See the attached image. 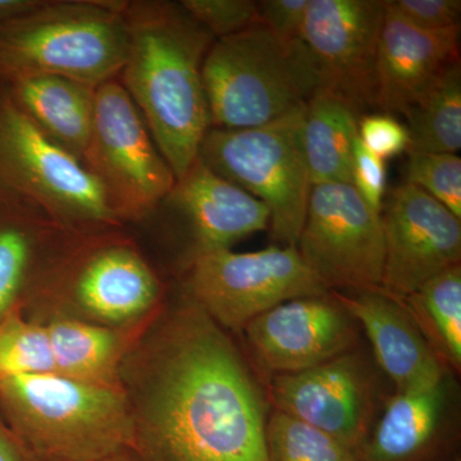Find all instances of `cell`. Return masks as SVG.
Masks as SVG:
<instances>
[{"instance_id":"obj_1","label":"cell","mask_w":461,"mask_h":461,"mask_svg":"<svg viewBox=\"0 0 461 461\" xmlns=\"http://www.w3.org/2000/svg\"><path fill=\"white\" fill-rule=\"evenodd\" d=\"M139 461H269L268 395L230 332L178 294L121 369Z\"/></svg>"},{"instance_id":"obj_2","label":"cell","mask_w":461,"mask_h":461,"mask_svg":"<svg viewBox=\"0 0 461 461\" xmlns=\"http://www.w3.org/2000/svg\"><path fill=\"white\" fill-rule=\"evenodd\" d=\"M129 53L121 85L180 180L212 129L202 68L215 39L180 2H127Z\"/></svg>"},{"instance_id":"obj_3","label":"cell","mask_w":461,"mask_h":461,"mask_svg":"<svg viewBox=\"0 0 461 461\" xmlns=\"http://www.w3.org/2000/svg\"><path fill=\"white\" fill-rule=\"evenodd\" d=\"M166 300L158 273L118 230L69 232L36 276L21 312L36 323L130 327L156 317Z\"/></svg>"},{"instance_id":"obj_4","label":"cell","mask_w":461,"mask_h":461,"mask_svg":"<svg viewBox=\"0 0 461 461\" xmlns=\"http://www.w3.org/2000/svg\"><path fill=\"white\" fill-rule=\"evenodd\" d=\"M0 417L32 461H99L131 450L123 391L58 373L0 382Z\"/></svg>"},{"instance_id":"obj_5","label":"cell","mask_w":461,"mask_h":461,"mask_svg":"<svg viewBox=\"0 0 461 461\" xmlns=\"http://www.w3.org/2000/svg\"><path fill=\"white\" fill-rule=\"evenodd\" d=\"M127 2H45L0 27V78L48 74L96 87L121 74L129 53Z\"/></svg>"},{"instance_id":"obj_6","label":"cell","mask_w":461,"mask_h":461,"mask_svg":"<svg viewBox=\"0 0 461 461\" xmlns=\"http://www.w3.org/2000/svg\"><path fill=\"white\" fill-rule=\"evenodd\" d=\"M212 129H251L272 122L321 89L303 41H281L257 23L215 39L202 68Z\"/></svg>"},{"instance_id":"obj_7","label":"cell","mask_w":461,"mask_h":461,"mask_svg":"<svg viewBox=\"0 0 461 461\" xmlns=\"http://www.w3.org/2000/svg\"><path fill=\"white\" fill-rule=\"evenodd\" d=\"M0 198L76 232L118 230L104 189L80 159L41 131L0 78Z\"/></svg>"},{"instance_id":"obj_8","label":"cell","mask_w":461,"mask_h":461,"mask_svg":"<svg viewBox=\"0 0 461 461\" xmlns=\"http://www.w3.org/2000/svg\"><path fill=\"white\" fill-rule=\"evenodd\" d=\"M304 114L305 103L262 126L211 129L199 149L211 171L267 205L278 247H296L313 186L303 145Z\"/></svg>"},{"instance_id":"obj_9","label":"cell","mask_w":461,"mask_h":461,"mask_svg":"<svg viewBox=\"0 0 461 461\" xmlns=\"http://www.w3.org/2000/svg\"><path fill=\"white\" fill-rule=\"evenodd\" d=\"M182 273L180 293L230 333L242 332L249 321L288 300L330 293L296 247L213 251L185 263Z\"/></svg>"},{"instance_id":"obj_10","label":"cell","mask_w":461,"mask_h":461,"mask_svg":"<svg viewBox=\"0 0 461 461\" xmlns=\"http://www.w3.org/2000/svg\"><path fill=\"white\" fill-rule=\"evenodd\" d=\"M121 223L144 220L165 202L175 173L120 81L95 89L93 132L83 159Z\"/></svg>"},{"instance_id":"obj_11","label":"cell","mask_w":461,"mask_h":461,"mask_svg":"<svg viewBox=\"0 0 461 461\" xmlns=\"http://www.w3.org/2000/svg\"><path fill=\"white\" fill-rule=\"evenodd\" d=\"M297 251L329 291L378 290L384 263L381 214L353 185L312 186Z\"/></svg>"},{"instance_id":"obj_12","label":"cell","mask_w":461,"mask_h":461,"mask_svg":"<svg viewBox=\"0 0 461 461\" xmlns=\"http://www.w3.org/2000/svg\"><path fill=\"white\" fill-rule=\"evenodd\" d=\"M384 0H309L303 42L313 58L321 89L360 115L375 109V65Z\"/></svg>"},{"instance_id":"obj_13","label":"cell","mask_w":461,"mask_h":461,"mask_svg":"<svg viewBox=\"0 0 461 461\" xmlns=\"http://www.w3.org/2000/svg\"><path fill=\"white\" fill-rule=\"evenodd\" d=\"M381 220L388 295L402 300L461 262V220L418 187L402 182L388 191Z\"/></svg>"},{"instance_id":"obj_14","label":"cell","mask_w":461,"mask_h":461,"mask_svg":"<svg viewBox=\"0 0 461 461\" xmlns=\"http://www.w3.org/2000/svg\"><path fill=\"white\" fill-rule=\"evenodd\" d=\"M242 333L254 363L275 375L306 371L350 353L357 326L330 291L282 303L249 321Z\"/></svg>"},{"instance_id":"obj_15","label":"cell","mask_w":461,"mask_h":461,"mask_svg":"<svg viewBox=\"0 0 461 461\" xmlns=\"http://www.w3.org/2000/svg\"><path fill=\"white\" fill-rule=\"evenodd\" d=\"M266 391L276 411L324 430L360 454L371 432L373 387L353 351L306 371L271 375Z\"/></svg>"},{"instance_id":"obj_16","label":"cell","mask_w":461,"mask_h":461,"mask_svg":"<svg viewBox=\"0 0 461 461\" xmlns=\"http://www.w3.org/2000/svg\"><path fill=\"white\" fill-rule=\"evenodd\" d=\"M162 204L186 236L182 266L202 254L227 250L240 240L269 229L267 205L215 175L199 158L176 180Z\"/></svg>"},{"instance_id":"obj_17","label":"cell","mask_w":461,"mask_h":461,"mask_svg":"<svg viewBox=\"0 0 461 461\" xmlns=\"http://www.w3.org/2000/svg\"><path fill=\"white\" fill-rule=\"evenodd\" d=\"M459 41L460 26L439 32L418 29L384 0L375 65V109L405 115L446 67L460 58Z\"/></svg>"},{"instance_id":"obj_18","label":"cell","mask_w":461,"mask_h":461,"mask_svg":"<svg viewBox=\"0 0 461 461\" xmlns=\"http://www.w3.org/2000/svg\"><path fill=\"white\" fill-rule=\"evenodd\" d=\"M333 295L363 327L375 359L393 379L396 391L442 377L447 369L437 359L402 300L378 290Z\"/></svg>"},{"instance_id":"obj_19","label":"cell","mask_w":461,"mask_h":461,"mask_svg":"<svg viewBox=\"0 0 461 461\" xmlns=\"http://www.w3.org/2000/svg\"><path fill=\"white\" fill-rule=\"evenodd\" d=\"M448 399L447 373L395 391L359 461H426L441 432Z\"/></svg>"},{"instance_id":"obj_20","label":"cell","mask_w":461,"mask_h":461,"mask_svg":"<svg viewBox=\"0 0 461 461\" xmlns=\"http://www.w3.org/2000/svg\"><path fill=\"white\" fill-rule=\"evenodd\" d=\"M156 317L130 327L75 320L44 321L41 324L50 336L54 373L93 386L122 390L124 360Z\"/></svg>"},{"instance_id":"obj_21","label":"cell","mask_w":461,"mask_h":461,"mask_svg":"<svg viewBox=\"0 0 461 461\" xmlns=\"http://www.w3.org/2000/svg\"><path fill=\"white\" fill-rule=\"evenodd\" d=\"M71 230L25 203L0 198V321L21 309L42 266Z\"/></svg>"},{"instance_id":"obj_22","label":"cell","mask_w":461,"mask_h":461,"mask_svg":"<svg viewBox=\"0 0 461 461\" xmlns=\"http://www.w3.org/2000/svg\"><path fill=\"white\" fill-rule=\"evenodd\" d=\"M5 81L41 131L83 162L93 132L95 89L48 74L17 75Z\"/></svg>"},{"instance_id":"obj_23","label":"cell","mask_w":461,"mask_h":461,"mask_svg":"<svg viewBox=\"0 0 461 461\" xmlns=\"http://www.w3.org/2000/svg\"><path fill=\"white\" fill-rule=\"evenodd\" d=\"M360 117L348 102L324 89L305 103L303 145L312 184H351Z\"/></svg>"},{"instance_id":"obj_24","label":"cell","mask_w":461,"mask_h":461,"mask_svg":"<svg viewBox=\"0 0 461 461\" xmlns=\"http://www.w3.org/2000/svg\"><path fill=\"white\" fill-rule=\"evenodd\" d=\"M446 369L461 368V263L433 276L402 299Z\"/></svg>"},{"instance_id":"obj_25","label":"cell","mask_w":461,"mask_h":461,"mask_svg":"<svg viewBox=\"0 0 461 461\" xmlns=\"http://www.w3.org/2000/svg\"><path fill=\"white\" fill-rule=\"evenodd\" d=\"M408 151L456 154L461 148L460 58L446 67L405 113Z\"/></svg>"},{"instance_id":"obj_26","label":"cell","mask_w":461,"mask_h":461,"mask_svg":"<svg viewBox=\"0 0 461 461\" xmlns=\"http://www.w3.org/2000/svg\"><path fill=\"white\" fill-rule=\"evenodd\" d=\"M266 439L269 461H359V453L336 437L276 409Z\"/></svg>"},{"instance_id":"obj_27","label":"cell","mask_w":461,"mask_h":461,"mask_svg":"<svg viewBox=\"0 0 461 461\" xmlns=\"http://www.w3.org/2000/svg\"><path fill=\"white\" fill-rule=\"evenodd\" d=\"M54 372L50 336L44 324L21 309L0 321V382L20 375Z\"/></svg>"},{"instance_id":"obj_28","label":"cell","mask_w":461,"mask_h":461,"mask_svg":"<svg viewBox=\"0 0 461 461\" xmlns=\"http://www.w3.org/2000/svg\"><path fill=\"white\" fill-rule=\"evenodd\" d=\"M405 184L429 194L461 220V159L457 154L408 151Z\"/></svg>"},{"instance_id":"obj_29","label":"cell","mask_w":461,"mask_h":461,"mask_svg":"<svg viewBox=\"0 0 461 461\" xmlns=\"http://www.w3.org/2000/svg\"><path fill=\"white\" fill-rule=\"evenodd\" d=\"M180 5L214 39L244 32L259 23L257 2L251 0H182Z\"/></svg>"},{"instance_id":"obj_30","label":"cell","mask_w":461,"mask_h":461,"mask_svg":"<svg viewBox=\"0 0 461 461\" xmlns=\"http://www.w3.org/2000/svg\"><path fill=\"white\" fill-rule=\"evenodd\" d=\"M357 138L364 147L382 160L408 153L411 145L408 127L393 114L368 113L359 118Z\"/></svg>"},{"instance_id":"obj_31","label":"cell","mask_w":461,"mask_h":461,"mask_svg":"<svg viewBox=\"0 0 461 461\" xmlns=\"http://www.w3.org/2000/svg\"><path fill=\"white\" fill-rule=\"evenodd\" d=\"M386 5L418 29L439 32L459 26L460 0H386Z\"/></svg>"},{"instance_id":"obj_32","label":"cell","mask_w":461,"mask_h":461,"mask_svg":"<svg viewBox=\"0 0 461 461\" xmlns=\"http://www.w3.org/2000/svg\"><path fill=\"white\" fill-rule=\"evenodd\" d=\"M351 185L373 211L382 213L387 194L386 163L364 147L359 138L354 147Z\"/></svg>"},{"instance_id":"obj_33","label":"cell","mask_w":461,"mask_h":461,"mask_svg":"<svg viewBox=\"0 0 461 461\" xmlns=\"http://www.w3.org/2000/svg\"><path fill=\"white\" fill-rule=\"evenodd\" d=\"M309 0H262L257 2L258 21L281 41H303Z\"/></svg>"},{"instance_id":"obj_34","label":"cell","mask_w":461,"mask_h":461,"mask_svg":"<svg viewBox=\"0 0 461 461\" xmlns=\"http://www.w3.org/2000/svg\"><path fill=\"white\" fill-rule=\"evenodd\" d=\"M0 461H32L25 447L18 441L0 417Z\"/></svg>"},{"instance_id":"obj_35","label":"cell","mask_w":461,"mask_h":461,"mask_svg":"<svg viewBox=\"0 0 461 461\" xmlns=\"http://www.w3.org/2000/svg\"><path fill=\"white\" fill-rule=\"evenodd\" d=\"M42 3V0H0V27L32 14Z\"/></svg>"},{"instance_id":"obj_36","label":"cell","mask_w":461,"mask_h":461,"mask_svg":"<svg viewBox=\"0 0 461 461\" xmlns=\"http://www.w3.org/2000/svg\"><path fill=\"white\" fill-rule=\"evenodd\" d=\"M99 461H139V459L130 448H127V450L120 451V453L111 455V456Z\"/></svg>"},{"instance_id":"obj_37","label":"cell","mask_w":461,"mask_h":461,"mask_svg":"<svg viewBox=\"0 0 461 461\" xmlns=\"http://www.w3.org/2000/svg\"><path fill=\"white\" fill-rule=\"evenodd\" d=\"M455 461H460V460H455Z\"/></svg>"}]
</instances>
